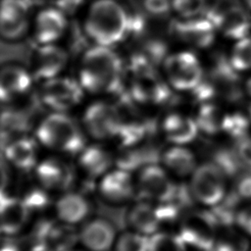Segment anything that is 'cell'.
Masks as SVG:
<instances>
[{
    "label": "cell",
    "mask_w": 251,
    "mask_h": 251,
    "mask_svg": "<svg viewBox=\"0 0 251 251\" xmlns=\"http://www.w3.org/2000/svg\"><path fill=\"white\" fill-rule=\"evenodd\" d=\"M2 251H19L16 244L8 241V242H4L3 246H2Z\"/></svg>",
    "instance_id": "obj_42"
},
{
    "label": "cell",
    "mask_w": 251,
    "mask_h": 251,
    "mask_svg": "<svg viewBox=\"0 0 251 251\" xmlns=\"http://www.w3.org/2000/svg\"><path fill=\"white\" fill-rule=\"evenodd\" d=\"M165 217L163 210L149 202L134 204L128 213V222L133 230L147 236L159 231L161 223Z\"/></svg>",
    "instance_id": "obj_22"
},
{
    "label": "cell",
    "mask_w": 251,
    "mask_h": 251,
    "mask_svg": "<svg viewBox=\"0 0 251 251\" xmlns=\"http://www.w3.org/2000/svg\"><path fill=\"white\" fill-rule=\"evenodd\" d=\"M35 174L40 185L49 190L66 188L72 180L71 168L55 158H48L38 163Z\"/></svg>",
    "instance_id": "obj_20"
},
{
    "label": "cell",
    "mask_w": 251,
    "mask_h": 251,
    "mask_svg": "<svg viewBox=\"0 0 251 251\" xmlns=\"http://www.w3.org/2000/svg\"><path fill=\"white\" fill-rule=\"evenodd\" d=\"M207 0H172L173 10L181 19L198 17L204 12Z\"/></svg>",
    "instance_id": "obj_36"
},
{
    "label": "cell",
    "mask_w": 251,
    "mask_h": 251,
    "mask_svg": "<svg viewBox=\"0 0 251 251\" xmlns=\"http://www.w3.org/2000/svg\"><path fill=\"white\" fill-rule=\"evenodd\" d=\"M245 2H246V4H247V6L251 9V0H245Z\"/></svg>",
    "instance_id": "obj_44"
},
{
    "label": "cell",
    "mask_w": 251,
    "mask_h": 251,
    "mask_svg": "<svg viewBox=\"0 0 251 251\" xmlns=\"http://www.w3.org/2000/svg\"><path fill=\"white\" fill-rule=\"evenodd\" d=\"M67 25L66 15L61 9H43L34 21L35 39L39 44H54L63 36Z\"/></svg>",
    "instance_id": "obj_15"
},
{
    "label": "cell",
    "mask_w": 251,
    "mask_h": 251,
    "mask_svg": "<svg viewBox=\"0 0 251 251\" xmlns=\"http://www.w3.org/2000/svg\"><path fill=\"white\" fill-rule=\"evenodd\" d=\"M246 90H247L248 94L251 96V78H249L246 82Z\"/></svg>",
    "instance_id": "obj_43"
},
{
    "label": "cell",
    "mask_w": 251,
    "mask_h": 251,
    "mask_svg": "<svg viewBox=\"0 0 251 251\" xmlns=\"http://www.w3.org/2000/svg\"><path fill=\"white\" fill-rule=\"evenodd\" d=\"M143 7L147 13L155 17H163L173 9L172 0H143Z\"/></svg>",
    "instance_id": "obj_37"
},
{
    "label": "cell",
    "mask_w": 251,
    "mask_h": 251,
    "mask_svg": "<svg viewBox=\"0 0 251 251\" xmlns=\"http://www.w3.org/2000/svg\"><path fill=\"white\" fill-rule=\"evenodd\" d=\"M226 176L215 163L197 166L190 179L192 196L203 205H219L226 196Z\"/></svg>",
    "instance_id": "obj_5"
},
{
    "label": "cell",
    "mask_w": 251,
    "mask_h": 251,
    "mask_svg": "<svg viewBox=\"0 0 251 251\" xmlns=\"http://www.w3.org/2000/svg\"><path fill=\"white\" fill-rule=\"evenodd\" d=\"M216 226L212 216L195 214L183 220L179 234L186 244L203 250H213L216 240Z\"/></svg>",
    "instance_id": "obj_13"
},
{
    "label": "cell",
    "mask_w": 251,
    "mask_h": 251,
    "mask_svg": "<svg viewBox=\"0 0 251 251\" xmlns=\"http://www.w3.org/2000/svg\"><path fill=\"white\" fill-rule=\"evenodd\" d=\"M31 86V75L23 67L8 65L0 74V97L8 101L27 92Z\"/></svg>",
    "instance_id": "obj_23"
},
{
    "label": "cell",
    "mask_w": 251,
    "mask_h": 251,
    "mask_svg": "<svg viewBox=\"0 0 251 251\" xmlns=\"http://www.w3.org/2000/svg\"><path fill=\"white\" fill-rule=\"evenodd\" d=\"M215 25L207 17L181 19L173 25L175 35L187 45L207 48L215 39Z\"/></svg>",
    "instance_id": "obj_12"
},
{
    "label": "cell",
    "mask_w": 251,
    "mask_h": 251,
    "mask_svg": "<svg viewBox=\"0 0 251 251\" xmlns=\"http://www.w3.org/2000/svg\"><path fill=\"white\" fill-rule=\"evenodd\" d=\"M236 192L240 197L251 199V172L244 175L239 179Z\"/></svg>",
    "instance_id": "obj_40"
},
{
    "label": "cell",
    "mask_w": 251,
    "mask_h": 251,
    "mask_svg": "<svg viewBox=\"0 0 251 251\" xmlns=\"http://www.w3.org/2000/svg\"><path fill=\"white\" fill-rule=\"evenodd\" d=\"M131 93L132 97L140 102L159 104L165 102L170 96V89L155 72L153 66L132 69Z\"/></svg>",
    "instance_id": "obj_8"
},
{
    "label": "cell",
    "mask_w": 251,
    "mask_h": 251,
    "mask_svg": "<svg viewBox=\"0 0 251 251\" xmlns=\"http://www.w3.org/2000/svg\"><path fill=\"white\" fill-rule=\"evenodd\" d=\"M37 140L45 147L66 153L77 154L85 147V139L78 125L65 113L54 112L38 125Z\"/></svg>",
    "instance_id": "obj_3"
},
{
    "label": "cell",
    "mask_w": 251,
    "mask_h": 251,
    "mask_svg": "<svg viewBox=\"0 0 251 251\" xmlns=\"http://www.w3.org/2000/svg\"><path fill=\"white\" fill-rule=\"evenodd\" d=\"M162 130L173 144L186 145L196 138L199 127L194 119L179 113H172L165 117Z\"/></svg>",
    "instance_id": "obj_19"
},
{
    "label": "cell",
    "mask_w": 251,
    "mask_h": 251,
    "mask_svg": "<svg viewBox=\"0 0 251 251\" xmlns=\"http://www.w3.org/2000/svg\"><path fill=\"white\" fill-rule=\"evenodd\" d=\"M215 164L226 176L236 175L243 167L235 150H222L216 154Z\"/></svg>",
    "instance_id": "obj_35"
},
{
    "label": "cell",
    "mask_w": 251,
    "mask_h": 251,
    "mask_svg": "<svg viewBox=\"0 0 251 251\" xmlns=\"http://www.w3.org/2000/svg\"><path fill=\"white\" fill-rule=\"evenodd\" d=\"M235 223L245 232L251 234V205L237 212Z\"/></svg>",
    "instance_id": "obj_39"
},
{
    "label": "cell",
    "mask_w": 251,
    "mask_h": 251,
    "mask_svg": "<svg viewBox=\"0 0 251 251\" xmlns=\"http://www.w3.org/2000/svg\"><path fill=\"white\" fill-rule=\"evenodd\" d=\"M67 251H75V250H70V249H69V250H67Z\"/></svg>",
    "instance_id": "obj_45"
},
{
    "label": "cell",
    "mask_w": 251,
    "mask_h": 251,
    "mask_svg": "<svg viewBox=\"0 0 251 251\" xmlns=\"http://www.w3.org/2000/svg\"><path fill=\"white\" fill-rule=\"evenodd\" d=\"M225 116H222L220 109L212 103H202L196 115V123L199 130H203L206 133L214 134L222 130L223 120Z\"/></svg>",
    "instance_id": "obj_29"
},
{
    "label": "cell",
    "mask_w": 251,
    "mask_h": 251,
    "mask_svg": "<svg viewBox=\"0 0 251 251\" xmlns=\"http://www.w3.org/2000/svg\"><path fill=\"white\" fill-rule=\"evenodd\" d=\"M116 251H149V236L138 231H126L118 236Z\"/></svg>",
    "instance_id": "obj_31"
},
{
    "label": "cell",
    "mask_w": 251,
    "mask_h": 251,
    "mask_svg": "<svg viewBox=\"0 0 251 251\" xmlns=\"http://www.w3.org/2000/svg\"><path fill=\"white\" fill-rule=\"evenodd\" d=\"M55 210L60 222L74 226L86 218L89 213V204L81 194L68 192L58 199Z\"/></svg>",
    "instance_id": "obj_25"
},
{
    "label": "cell",
    "mask_w": 251,
    "mask_h": 251,
    "mask_svg": "<svg viewBox=\"0 0 251 251\" xmlns=\"http://www.w3.org/2000/svg\"><path fill=\"white\" fill-rule=\"evenodd\" d=\"M230 63L236 71L251 69V38L239 39L233 47Z\"/></svg>",
    "instance_id": "obj_33"
},
{
    "label": "cell",
    "mask_w": 251,
    "mask_h": 251,
    "mask_svg": "<svg viewBox=\"0 0 251 251\" xmlns=\"http://www.w3.org/2000/svg\"><path fill=\"white\" fill-rule=\"evenodd\" d=\"M123 63L108 46L95 45L82 55L78 71L79 83L90 93L117 92L122 85Z\"/></svg>",
    "instance_id": "obj_1"
},
{
    "label": "cell",
    "mask_w": 251,
    "mask_h": 251,
    "mask_svg": "<svg viewBox=\"0 0 251 251\" xmlns=\"http://www.w3.org/2000/svg\"><path fill=\"white\" fill-rule=\"evenodd\" d=\"M86 132L95 139L104 140L118 136L122 126L119 109L106 102H95L88 106L82 118Z\"/></svg>",
    "instance_id": "obj_7"
},
{
    "label": "cell",
    "mask_w": 251,
    "mask_h": 251,
    "mask_svg": "<svg viewBox=\"0 0 251 251\" xmlns=\"http://www.w3.org/2000/svg\"><path fill=\"white\" fill-rule=\"evenodd\" d=\"M81 169L90 176L98 177L110 172L113 164L112 155L108 150L99 145L85 146L78 158Z\"/></svg>",
    "instance_id": "obj_26"
},
{
    "label": "cell",
    "mask_w": 251,
    "mask_h": 251,
    "mask_svg": "<svg viewBox=\"0 0 251 251\" xmlns=\"http://www.w3.org/2000/svg\"><path fill=\"white\" fill-rule=\"evenodd\" d=\"M235 151L243 165L251 172V138L247 135L237 140Z\"/></svg>",
    "instance_id": "obj_38"
},
{
    "label": "cell",
    "mask_w": 251,
    "mask_h": 251,
    "mask_svg": "<svg viewBox=\"0 0 251 251\" xmlns=\"http://www.w3.org/2000/svg\"><path fill=\"white\" fill-rule=\"evenodd\" d=\"M68 62L67 52L54 44H41L31 61L32 74L36 79L48 80L56 77L64 70Z\"/></svg>",
    "instance_id": "obj_14"
},
{
    "label": "cell",
    "mask_w": 251,
    "mask_h": 251,
    "mask_svg": "<svg viewBox=\"0 0 251 251\" xmlns=\"http://www.w3.org/2000/svg\"><path fill=\"white\" fill-rule=\"evenodd\" d=\"M206 17L226 37L242 39L247 37L251 27V18L240 5H232L225 10L215 12L210 10Z\"/></svg>",
    "instance_id": "obj_11"
},
{
    "label": "cell",
    "mask_w": 251,
    "mask_h": 251,
    "mask_svg": "<svg viewBox=\"0 0 251 251\" xmlns=\"http://www.w3.org/2000/svg\"><path fill=\"white\" fill-rule=\"evenodd\" d=\"M79 239L83 246L90 251H108L115 246L116 230L109 221L94 219L82 227Z\"/></svg>",
    "instance_id": "obj_17"
},
{
    "label": "cell",
    "mask_w": 251,
    "mask_h": 251,
    "mask_svg": "<svg viewBox=\"0 0 251 251\" xmlns=\"http://www.w3.org/2000/svg\"><path fill=\"white\" fill-rule=\"evenodd\" d=\"M30 211V207L25 201L15 197L3 196L1 203L2 233L12 235L21 231L29 218Z\"/></svg>",
    "instance_id": "obj_21"
},
{
    "label": "cell",
    "mask_w": 251,
    "mask_h": 251,
    "mask_svg": "<svg viewBox=\"0 0 251 251\" xmlns=\"http://www.w3.org/2000/svg\"><path fill=\"white\" fill-rule=\"evenodd\" d=\"M138 184L149 198L161 203L168 202L176 193V186L167 170L155 164L142 168L138 176Z\"/></svg>",
    "instance_id": "obj_10"
},
{
    "label": "cell",
    "mask_w": 251,
    "mask_h": 251,
    "mask_svg": "<svg viewBox=\"0 0 251 251\" xmlns=\"http://www.w3.org/2000/svg\"><path fill=\"white\" fill-rule=\"evenodd\" d=\"M9 163L22 171H29L37 166V145L28 137H20L10 141L5 148Z\"/></svg>",
    "instance_id": "obj_24"
},
{
    "label": "cell",
    "mask_w": 251,
    "mask_h": 251,
    "mask_svg": "<svg viewBox=\"0 0 251 251\" xmlns=\"http://www.w3.org/2000/svg\"><path fill=\"white\" fill-rule=\"evenodd\" d=\"M249 126L248 119L239 113H232L225 115L222 125V130L226 131L236 140L247 135Z\"/></svg>",
    "instance_id": "obj_32"
},
{
    "label": "cell",
    "mask_w": 251,
    "mask_h": 251,
    "mask_svg": "<svg viewBox=\"0 0 251 251\" xmlns=\"http://www.w3.org/2000/svg\"><path fill=\"white\" fill-rule=\"evenodd\" d=\"M99 190L101 195L110 202H126L133 195V179L127 170L122 168L113 170L101 177Z\"/></svg>",
    "instance_id": "obj_16"
},
{
    "label": "cell",
    "mask_w": 251,
    "mask_h": 251,
    "mask_svg": "<svg viewBox=\"0 0 251 251\" xmlns=\"http://www.w3.org/2000/svg\"><path fill=\"white\" fill-rule=\"evenodd\" d=\"M130 15L117 0H95L84 19L86 36L96 45L112 46L128 35Z\"/></svg>",
    "instance_id": "obj_2"
},
{
    "label": "cell",
    "mask_w": 251,
    "mask_h": 251,
    "mask_svg": "<svg viewBox=\"0 0 251 251\" xmlns=\"http://www.w3.org/2000/svg\"><path fill=\"white\" fill-rule=\"evenodd\" d=\"M163 70L167 82L177 91H192L204 78L200 61L188 51L166 56Z\"/></svg>",
    "instance_id": "obj_4"
},
{
    "label": "cell",
    "mask_w": 251,
    "mask_h": 251,
    "mask_svg": "<svg viewBox=\"0 0 251 251\" xmlns=\"http://www.w3.org/2000/svg\"><path fill=\"white\" fill-rule=\"evenodd\" d=\"M29 25V5L26 0H2L0 29L7 40H17L25 35Z\"/></svg>",
    "instance_id": "obj_9"
},
{
    "label": "cell",
    "mask_w": 251,
    "mask_h": 251,
    "mask_svg": "<svg viewBox=\"0 0 251 251\" xmlns=\"http://www.w3.org/2000/svg\"><path fill=\"white\" fill-rule=\"evenodd\" d=\"M249 244L246 238L236 232H225L216 236L213 251H248Z\"/></svg>",
    "instance_id": "obj_34"
},
{
    "label": "cell",
    "mask_w": 251,
    "mask_h": 251,
    "mask_svg": "<svg viewBox=\"0 0 251 251\" xmlns=\"http://www.w3.org/2000/svg\"><path fill=\"white\" fill-rule=\"evenodd\" d=\"M71 225L61 222L59 226L49 225L44 228L43 240L41 242L49 245L55 251H67L74 243L75 235L71 229Z\"/></svg>",
    "instance_id": "obj_28"
},
{
    "label": "cell",
    "mask_w": 251,
    "mask_h": 251,
    "mask_svg": "<svg viewBox=\"0 0 251 251\" xmlns=\"http://www.w3.org/2000/svg\"><path fill=\"white\" fill-rule=\"evenodd\" d=\"M83 90L79 81L67 76H56L45 80L40 90V98L49 109L64 113L81 101Z\"/></svg>",
    "instance_id": "obj_6"
},
{
    "label": "cell",
    "mask_w": 251,
    "mask_h": 251,
    "mask_svg": "<svg viewBox=\"0 0 251 251\" xmlns=\"http://www.w3.org/2000/svg\"><path fill=\"white\" fill-rule=\"evenodd\" d=\"M28 251H55L53 248H51L49 245L43 243V242H38L31 246Z\"/></svg>",
    "instance_id": "obj_41"
},
{
    "label": "cell",
    "mask_w": 251,
    "mask_h": 251,
    "mask_svg": "<svg viewBox=\"0 0 251 251\" xmlns=\"http://www.w3.org/2000/svg\"><path fill=\"white\" fill-rule=\"evenodd\" d=\"M186 246L180 234L157 231L149 236V251H186Z\"/></svg>",
    "instance_id": "obj_30"
},
{
    "label": "cell",
    "mask_w": 251,
    "mask_h": 251,
    "mask_svg": "<svg viewBox=\"0 0 251 251\" xmlns=\"http://www.w3.org/2000/svg\"><path fill=\"white\" fill-rule=\"evenodd\" d=\"M236 70L224 57L217 59V62L211 73V80L213 81L217 92L220 91L222 95L228 101L235 102L242 96L239 76Z\"/></svg>",
    "instance_id": "obj_18"
},
{
    "label": "cell",
    "mask_w": 251,
    "mask_h": 251,
    "mask_svg": "<svg viewBox=\"0 0 251 251\" xmlns=\"http://www.w3.org/2000/svg\"><path fill=\"white\" fill-rule=\"evenodd\" d=\"M166 170L177 176H191L197 168L194 154L184 145H173L162 156Z\"/></svg>",
    "instance_id": "obj_27"
}]
</instances>
